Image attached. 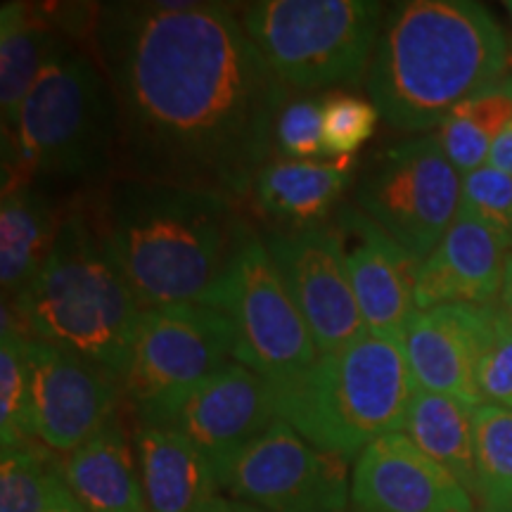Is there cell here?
<instances>
[{"label":"cell","mask_w":512,"mask_h":512,"mask_svg":"<svg viewBox=\"0 0 512 512\" xmlns=\"http://www.w3.org/2000/svg\"><path fill=\"white\" fill-rule=\"evenodd\" d=\"M91 46L121 112L128 176L254 192L287 86L226 3L136 0L91 12Z\"/></svg>","instance_id":"1"},{"label":"cell","mask_w":512,"mask_h":512,"mask_svg":"<svg viewBox=\"0 0 512 512\" xmlns=\"http://www.w3.org/2000/svg\"><path fill=\"white\" fill-rule=\"evenodd\" d=\"M91 216L143 309L223 311L235 261L254 230L233 197L128 174L105 185Z\"/></svg>","instance_id":"2"},{"label":"cell","mask_w":512,"mask_h":512,"mask_svg":"<svg viewBox=\"0 0 512 512\" xmlns=\"http://www.w3.org/2000/svg\"><path fill=\"white\" fill-rule=\"evenodd\" d=\"M508 64V38L484 5L406 0L384 15L366 83L384 124L427 133L503 81Z\"/></svg>","instance_id":"3"},{"label":"cell","mask_w":512,"mask_h":512,"mask_svg":"<svg viewBox=\"0 0 512 512\" xmlns=\"http://www.w3.org/2000/svg\"><path fill=\"white\" fill-rule=\"evenodd\" d=\"M8 306L29 337L91 358L119 377L143 313L91 211L79 207L67 209L46 266Z\"/></svg>","instance_id":"4"},{"label":"cell","mask_w":512,"mask_h":512,"mask_svg":"<svg viewBox=\"0 0 512 512\" xmlns=\"http://www.w3.org/2000/svg\"><path fill=\"white\" fill-rule=\"evenodd\" d=\"M121 159L117 95L93 48L67 41L31 88L17 136L3 145V190L102 183Z\"/></svg>","instance_id":"5"},{"label":"cell","mask_w":512,"mask_h":512,"mask_svg":"<svg viewBox=\"0 0 512 512\" xmlns=\"http://www.w3.org/2000/svg\"><path fill=\"white\" fill-rule=\"evenodd\" d=\"M268 387L280 420L347 460L384 434L401 432L415 394L403 339L370 332L320 354L306 373Z\"/></svg>","instance_id":"6"},{"label":"cell","mask_w":512,"mask_h":512,"mask_svg":"<svg viewBox=\"0 0 512 512\" xmlns=\"http://www.w3.org/2000/svg\"><path fill=\"white\" fill-rule=\"evenodd\" d=\"M387 15L375 0H256L240 5L242 27L285 86L361 81Z\"/></svg>","instance_id":"7"},{"label":"cell","mask_w":512,"mask_h":512,"mask_svg":"<svg viewBox=\"0 0 512 512\" xmlns=\"http://www.w3.org/2000/svg\"><path fill=\"white\" fill-rule=\"evenodd\" d=\"M463 176L437 136L406 138L368 159L354 183V204L389 238L425 261L456 221Z\"/></svg>","instance_id":"8"},{"label":"cell","mask_w":512,"mask_h":512,"mask_svg":"<svg viewBox=\"0 0 512 512\" xmlns=\"http://www.w3.org/2000/svg\"><path fill=\"white\" fill-rule=\"evenodd\" d=\"M238 332L226 311L200 304L140 313L121 384L136 418L157 411L235 361Z\"/></svg>","instance_id":"9"},{"label":"cell","mask_w":512,"mask_h":512,"mask_svg":"<svg viewBox=\"0 0 512 512\" xmlns=\"http://www.w3.org/2000/svg\"><path fill=\"white\" fill-rule=\"evenodd\" d=\"M223 311L238 332L235 361L266 382L302 375L320 356L309 325L256 230L249 233L235 261Z\"/></svg>","instance_id":"10"},{"label":"cell","mask_w":512,"mask_h":512,"mask_svg":"<svg viewBox=\"0 0 512 512\" xmlns=\"http://www.w3.org/2000/svg\"><path fill=\"white\" fill-rule=\"evenodd\" d=\"M349 463L313 446L278 418L235 458L221 479V491L266 512H347Z\"/></svg>","instance_id":"11"},{"label":"cell","mask_w":512,"mask_h":512,"mask_svg":"<svg viewBox=\"0 0 512 512\" xmlns=\"http://www.w3.org/2000/svg\"><path fill=\"white\" fill-rule=\"evenodd\" d=\"M266 252L316 339L318 354L342 349L368 335L351 287L335 221L313 226H266Z\"/></svg>","instance_id":"12"},{"label":"cell","mask_w":512,"mask_h":512,"mask_svg":"<svg viewBox=\"0 0 512 512\" xmlns=\"http://www.w3.org/2000/svg\"><path fill=\"white\" fill-rule=\"evenodd\" d=\"M275 420L278 415L268 382L233 361L178 399L136 418V425L169 427L183 434L209 458L221 484L235 458Z\"/></svg>","instance_id":"13"},{"label":"cell","mask_w":512,"mask_h":512,"mask_svg":"<svg viewBox=\"0 0 512 512\" xmlns=\"http://www.w3.org/2000/svg\"><path fill=\"white\" fill-rule=\"evenodd\" d=\"M29 361L38 444L69 456L119 418L124 384L112 370L34 337Z\"/></svg>","instance_id":"14"},{"label":"cell","mask_w":512,"mask_h":512,"mask_svg":"<svg viewBox=\"0 0 512 512\" xmlns=\"http://www.w3.org/2000/svg\"><path fill=\"white\" fill-rule=\"evenodd\" d=\"M498 302L441 304L415 311L403 347L415 389L453 396L465 406H482L477 370L494 337Z\"/></svg>","instance_id":"15"},{"label":"cell","mask_w":512,"mask_h":512,"mask_svg":"<svg viewBox=\"0 0 512 512\" xmlns=\"http://www.w3.org/2000/svg\"><path fill=\"white\" fill-rule=\"evenodd\" d=\"M363 323L370 335L403 339L415 313L420 261L389 238L356 204L332 214Z\"/></svg>","instance_id":"16"},{"label":"cell","mask_w":512,"mask_h":512,"mask_svg":"<svg viewBox=\"0 0 512 512\" xmlns=\"http://www.w3.org/2000/svg\"><path fill=\"white\" fill-rule=\"evenodd\" d=\"M354 512H477V503L406 432H389L358 453Z\"/></svg>","instance_id":"17"},{"label":"cell","mask_w":512,"mask_h":512,"mask_svg":"<svg viewBox=\"0 0 512 512\" xmlns=\"http://www.w3.org/2000/svg\"><path fill=\"white\" fill-rule=\"evenodd\" d=\"M512 249L494 228L460 204L444 240L420 264L415 311L441 304H494Z\"/></svg>","instance_id":"18"},{"label":"cell","mask_w":512,"mask_h":512,"mask_svg":"<svg viewBox=\"0 0 512 512\" xmlns=\"http://www.w3.org/2000/svg\"><path fill=\"white\" fill-rule=\"evenodd\" d=\"M131 437L150 512H209L223 496L209 458L183 434L136 425Z\"/></svg>","instance_id":"19"},{"label":"cell","mask_w":512,"mask_h":512,"mask_svg":"<svg viewBox=\"0 0 512 512\" xmlns=\"http://www.w3.org/2000/svg\"><path fill=\"white\" fill-rule=\"evenodd\" d=\"M55 10L29 3H3L0 10V117L3 145L17 136L19 117L31 88L57 50L69 41L67 19L55 22Z\"/></svg>","instance_id":"20"},{"label":"cell","mask_w":512,"mask_h":512,"mask_svg":"<svg viewBox=\"0 0 512 512\" xmlns=\"http://www.w3.org/2000/svg\"><path fill=\"white\" fill-rule=\"evenodd\" d=\"M356 183V159L332 162L271 159L254 183V202L275 226H313L332 219L342 195Z\"/></svg>","instance_id":"21"},{"label":"cell","mask_w":512,"mask_h":512,"mask_svg":"<svg viewBox=\"0 0 512 512\" xmlns=\"http://www.w3.org/2000/svg\"><path fill=\"white\" fill-rule=\"evenodd\" d=\"M67 489L88 512H150L140 486L133 437L119 418L60 458Z\"/></svg>","instance_id":"22"},{"label":"cell","mask_w":512,"mask_h":512,"mask_svg":"<svg viewBox=\"0 0 512 512\" xmlns=\"http://www.w3.org/2000/svg\"><path fill=\"white\" fill-rule=\"evenodd\" d=\"M67 209L38 183L3 190L0 202V285L3 302H15L53 252Z\"/></svg>","instance_id":"23"},{"label":"cell","mask_w":512,"mask_h":512,"mask_svg":"<svg viewBox=\"0 0 512 512\" xmlns=\"http://www.w3.org/2000/svg\"><path fill=\"white\" fill-rule=\"evenodd\" d=\"M403 430L420 451L444 467L477 503L479 484L470 406L453 396L415 389Z\"/></svg>","instance_id":"24"},{"label":"cell","mask_w":512,"mask_h":512,"mask_svg":"<svg viewBox=\"0 0 512 512\" xmlns=\"http://www.w3.org/2000/svg\"><path fill=\"white\" fill-rule=\"evenodd\" d=\"M0 441L3 446L38 441L29 335L12 316L8 304H3V332H0Z\"/></svg>","instance_id":"25"},{"label":"cell","mask_w":512,"mask_h":512,"mask_svg":"<svg viewBox=\"0 0 512 512\" xmlns=\"http://www.w3.org/2000/svg\"><path fill=\"white\" fill-rule=\"evenodd\" d=\"M477 460V512H512V408H472Z\"/></svg>","instance_id":"26"},{"label":"cell","mask_w":512,"mask_h":512,"mask_svg":"<svg viewBox=\"0 0 512 512\" xmlns=\"http://www.w3.org/2000/svg\"><path fill=\"white\" fill-rule=\"evenodd\" d=\"M60 479V458L48 446L19 444L0 451V512H46Z\"/></svg>","instance_id":"27"},{"label":"cell","mask_w":512,"mask_h":512,"mask_svg":"<svg viewBox=\"0 0 512 512\" xmlns=\"http://www.w3.org/2000/svg\"><path fill=\"white\" fill-rule=\"evenodd\" d=\"M380 112L373 102L347 93L323 98V143L325 155L354 157L373 138Z\"/></svg>","instance_id":"28"},{"label":"cell","mask_w":512,"mask_h":512,"mask_svg":"<svg viewBox=\"0 0 512 512\" xmlns=\"http://www.w3.org/2000/svg\"><path fill=\"white\" fill-rule=\"evenodd\" d=\"M460 204L494 228L512 249V176L484 164L482 169L463 176Z\"/></svg>","instance_id":"29"},{"label":"cell","mask_w":512,"mask_h":512,"mask_svg":"<svg viewBox=\"0 0 512 512\" xmlns=\"http://www.w3.org/2000/svg\"><path fill=\"white\" fill-rule=\"evenodd\" d=\"M275 147L287 159H316L325 155L323 98L290 100L275 121Z\"/></svg>","instance_id":"30"},{"label":"cell","mask_w":512,"mask_h":512,"mask_svg":"<svg viewBox=\"0 0 512 512\" xmlns=\"http://www.w3.org/2000/svg\"><path fill=\"white\" fill-rule=\"evenodd\" d=\"M477 387L484 403L512 408V323L498 309L494 337L477 370Z\"/></svg>","instance_id":"31"},{"label":"cell","mask_w":512,"mask_h":512,"mask_svg":"<svg viewBox=\"0 0 512 512\" xmlns=\"http://www.w3.org/2000/svg\"><path fill=\"white\" fill-rule=\"evenodd\" d=\"M489 164L512 176V126L505 128L501 136L496 138L494 147H491Z\"/></svg>","instance_id":"32"},{"label":"cell","mask_w":512,"mask_h":512,"mask_svg":"<svg viewBox=\"0 0 512 512\" xmlns=\"http://www.w3.org/2000/svg\"><path fill=\"white\" fill-rule=\"evenodd\" d=\"M46 512H88L72 496V491L67 489V484H64V479H62V472H60V479H57L55 486H53V494H50Z\"/></svg>","instance_id":"33"},{"label":"cell","mask_w":512,"mask_h":512,"mask_svg":"<svg viewBox=\"0 0 512 512\" xmlns=\"http://www.w3.org/2000/svg\"><path fill=\"white\" fill-rule=\"evenodd\" d=\"M498 309H501L503 316L512 323V254L508 259V266H505L503 287H501V294H498Z\"/></svg>","instance_id":"34"},{"label":"cell","mask_w":512,"mask_h":512,"mask_svg":"<svg viewBox=\"0 0 512 512\" xmlns=\"http://www.w3.org/2000/svg\"><path fill=\"white\" fill-rule=\"evenodd\" d=\"M209 512H266V510H261V508H254V505H249V503L235 501V498L221 496L219 501L214 503V508H211Z\"/></svg>","instance_id":"35"},{"label":"cell","mask_w":512,"mask_h":512,"mask_svg":"<svg viewBox=\"0 0 512 512\" xmlns=\"http://www.w3.org/2000/svg\"><path fill=\"white\" fill-rule=\"evenodd\" d=\"M505 10H508V15L512 19V0H508V3H505Z\"/></svg>","instance_id":"36"},{"label":"cell","mask_w":512,"mask_h":512,"mask_svg":"<svg viewBox=\"0 0 512 512\" xmlns=\"http://www.w3.org/2000/svg\"><path fill=\"white\" fill-rule=\"evenodd\" d=\"M510 64H512V48H510Z\"/></svg>","instance_id":"37"},{"label":"cell","mask_w":512,"mask_h":512,"mask_svg":"<svg viewBox=\"0 0 512 512\" xmlns=\"http://www.w3.org/2000/svg\"><path fill=\"white\" fill-rule=\"evenodd\" d=\"M510 126H512V124H510Z\"/></svg>","instance_id":"38"}]
</instances>
